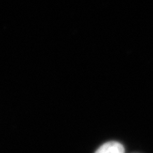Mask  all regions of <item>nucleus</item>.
<instances>
[{
  "mask_svg": "<svg viewBox=\"0 0 153 153\" xmlns=\"http://www.w3.org/2000/svg\"><path fill=\"white\" fill-rule=\"evenodd\" d=\"M95 153H125V149L121 143L110 141L101 145Z\"/></svg>",
  "mask_w": 153,
  "mask_h": 153,
  "instance_id": "nucleus-1",
  "label": "nucleus"
}]
</instances>
